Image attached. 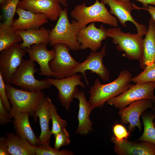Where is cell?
Here are the masks:
<instances>
[{
	"mask_svg": "<svg viewBox=\"0 0 155 155\" xmlns=\"http://www.w3.org/2000/svg\"><path fill=\"white\" fill-rule=\"evenodd\" d=\"M132 74L128 70L121 72L117 78L106 84H102L98 78L90 88L89 102L94 108L102 107L110 99L128 89L131 85Z\"/></svg>",
	"mask_w": 155,
	"mask_h": 155,
	"instance_id": "cell-1",
	"label": "cell"
},
{
	"mask_svg": "<svg viewBox=\"0 0 155 155\" xmlns=\"http://www.w3.org/2000/svg\"><path fill=\"white\" fill-rule=\"evenodd\" d=\"M6 89L11 105L9 112L11 119L19 114L23 113H27L30 116L34 117L45 97L42 91H27L16 88L10 84H6Z\"/></svg>",
	"mask_w": 155,
	"mask_h": 155,
	"instance_id": "cell-2",
	"label": "cell"
},
{
	"mask_svg": "<svg viewBox=\"0 0 155 155\" xmlns=\"http://www.w3.org/2000/svg\"><path fill=\"white\" fill-rule=\"evenodd\" d=\"M80 28L76 20H73L70 22L67 8L62 9L55 25L50 31L49 43L51 46L64 44L74 51L81 49L80 45L77 39Z\"/></svg>",
	"mask_w": 155,
	"mask_h": 155,
	"instance_id": "cell-3",
	"label": "cell"
},
{
	"mask_svg": "<svg viewBox=\"0 0 155 155\" xmlns=\"http://www.w3.org/2000/svg\"><path fill=\"white\" fill-rule=\"evenodd\" d=\"M102 2L96 0L94 4L86 6L84 2L76 6L70 13L71 17L77 21L80 28L86 27L88 24L100 22L115 27L118 25L116 17L112 15Z\"/></svg>",
	"mask_w": 155,
	"mask_h": 155,
	"instance_id": "cell-4",
	"label": "cell"
},
{
	"mask_svg": "<svg viewBox=\"0 0 155 155\" xmlns=\"http://www.w3.org/2000/svg\"><path fill=\"white\" fill-rule=\"evenodd\" d=\"M107 37L112 39L117 45L116 48L124 52V55L128 59L138 61L140 65L143 57V39L137 33H125L120 28H109L106 30Z\"/></svg>",
	"mask_w": 155,
	"mask_h": 155,
	"instance_id": "cell-5",
	"label": "cell"
},
{
	"mask_svg": "<svg viewBox=\"0 0 155 155\" xmlns=\"http://www.w3.org/2000/svg\"><path fill=\"white\" fill-rule=\"evenodd\" d=\"M34 61L29 59H24L21 64L13 75L11 84L23 90L37 92L49 88L52 85L46 79L41 80L34 77L37 70Z\"/></svg>",
	"mask_w": 155,
	"mask_h": 155,
	"instance_id": "cell-6",
	"label": "cell"
},
{
	"mask_svg": "<svg viewBox=\"0 0 155 155\" xmlns=\"http://www.w3.org/2000/svg\"><path fill=\"white\" fill-rule=\"evenodd\" d=\"M155 82L131 84L128 89L108 100L107 103L121 109L137 101L144 99L153 101L155 99Z\"/></svg>",
	"mask_w": 155,
	"mask_h": 155,
	"instance_id": "cell-7",
	"label": "cell"
},
{
	"mask_svg": "<svg viewBox=\"0 0 155 155\" xmlns=\"http://www.w3.org/2000/svg\"><path fill=\"white\" fill-rule=\"evenodd\" d=\"M53 46L55 56L49 62V66L54 77L61 79L73 75L74 70L80 63L71 56L69 53L70 49L67 45L60 43Z\"/></svg>",
	"mask_w": 155,
	"mask_h": 155,
	"instance_id": "cell-8",
	"label": "cell"
},
{
	"mask_svg": "<svg viewBox=\"0 0 155 155\" xmlns=\"http://www.w3.org/2000/svg\"><path fill=\"white\" fill-rule=\"evenodd\" d=\"M0 52V74L6 84H10L12 77L22 62L26 52L17 44Z\"/></svg>",
	"mask_w": 155,
	"mask_h": 155,
	"instance_id": "cell-9",
	"label": "cell"
},
{
	"mask_svg": "<svg viewBox=\"0 0 155 155\" xmlns=\"http://www.w3.org/2000/svg\"><path fill=\"white\" fill-rule=\"evenodd\" d=\"M81 75L76 73L61 79L46 78L52 85L54 86L57 89L59 99L67 110H69L70 103L79 92L77 86H80L82 87L85 86L81 81Z\"/></svg>",
	"mask_w": 155,
	"mask_h": 155,
	"instance_id": "cell-10",
	"label": "cell"
},
{
	"mask_svg": "<svg viewBox=\"0 0 155 155\" xmlns=\"http://www.w3.org/2000/svg\"><path fill=\"white\" fill-rule=\"evenodd\" d=\"M106 44L99 52L92 51L90 53L86 59L80 63L73 71V75L81 73L84 78L87 84L89 82L86 77V71H90L91 73L96 74L103 81H108L110 73L108 69L104 65L103 59L106 55Z\"/></svg>",
	"mask_w": 155,
	"mask_h": 155,
	"instance_id": "cell-11",
	"label": "cell"
},
{
	"mask_svg": "<svg viewBox=\"0 0 155 155\" xmlns=\"http://www.w3.org/2000/svg\"><path fill=\"white\" fill-rule=\"evenodd\" d=\"M104 4L108 5L110 13L115 16L122 26L126 27V23L130 21L136 26L137 33L142 36L145 35L147 30V27L144 25L139 24L132 17L131 12L134 9H137V7L129 1H122L119 0H101Z\"/></svg>",
	"mask_w": 155,
	"mask_h": 155,
	"instance_id": "cell-12",
	"label": "cell"
},
{
	"mask_svg": "<svg viewBox=\"0 0 155 155\" xmlns=\"http://www.w3.org/2000/svg\"><path fill=\"white\" fill-rule=\"evenodd\" d=\"M106 30L103 25L97 28L94 22L80 28L77 39L81 49L89 48L92 51H96L101 47L102 41L107 38Z\"/></svg>",
	"mask_w": 155,
	"mask_h": 155,
	"instance_id": "cell-13",
	"label": "cell"
},
{
	"mask_svg": "<svg viewBox=\"0 0 155 155\" xmlns=\"http://www.w3.org/2000/svg\"><path fill=\"white\" fill-rule=\"evenodd\" d=\"M127 107L120 109L118 112L121 122L125 124L129 123V131H132L136 127L141 131L142 125L140 120L141 114L153 105V101L149 99L137 101L130 104Z\"/></svg>",
	"mask_w": 155,
	"mask_h": 155,
	"instance_id": "cell-14",
	"label": "cell"
},
{
	"mask_svg": "<svg viewBox=\"0 0 155 155\" xmlns=\"http://www.w3.org/2000/svg\"><path fill=\"white\" fill-rule=\"evenodd\" d=\"M57 0H20L18 7L35 13H42L51 21L58 19L62 9Z\"/></svg>",
	"mask_w": 155,
	"mask_h": 155,
	"instance_id": "cell-15",
	"label": "cell"
},
{
	"mask_svg": "<svg viewBox=\"0 0 155 155\" xmlns=\"http://www.w3.org/2000/svg\"><path fill=\"white\" fill-rule=\"evenodd\" d=\"M47 44L45 43L34 44L24 49L28 53L30 59L36 62L39 65L40 75L54 77V74L49 67V63L54 58L55 51L54 49L48 50L46 47Z\"/></svg>",
	"mask_w": 155,
	"mask_h": 155,
	"instance_id": "cell-16",
	"label": "cell"
},
{
	"mask_svg": "<svg viewBox=\"0 0 155 155\" xmlns=\"http://www.w3.org/2000/svg\"><path fill=\"white\" fill-rule=\"evenodd\" d=\"M16 13L18 18L13 20L11 24L16 30L38 29L48 22L44 14L35 13L19 7H17Z\"/></svg>",
	"mask_w": 155,
	"mask_h": 155,
	"instance_id": "cell-17",
	"label": "cell"
},
{
	"mask_svg": "<svg viewBox=\"0 0 155 155\" xmlns=\"http://www.w3.org/2000/svg\"><path fill=\"white\" fill-rule=\"evenodd\" d=\"M113 143L115 152L119 155H155V144L149 142H134L126 139Z\"/></svg>",
	"mask_w": 155,
	"mask_h": 155,
	"instance_id": "cell-18",
	"label": "cell"
},
{
	"mask_svg": "<svg viewBox=\"0 0 155 155\" xmlns=\"http://www.w3.org/2000/svg\"><path fill=\"white\" fill-rule=\"evenodd\" d=\"M75 98L78 99L79 101L78 117L79 124L76 133L86 135L93 130V124L89 117L94 108L86 100L83 91L78 92L76 94Z\"/></svg>",
	"mask_w": 155,
	"mask_h": 155,
	"instance_id": "cell-19",
	"label": "cell"
},
{
	"mask_svg": "<svg viewBox=\"0 0 155 155\" xmlns=\"http://www.w3.org/2000/svg\"><path fill=\"white\" fill-rule=\"evenodd\" d=\"M49 98L47 96L45 97L34 117V120L36 122L38 117L41 129V133L38 137L40 142L38 145H50V137L52 134L49 125L51 119L49 111Z\"/></svg>",
	"mask_w": 155,
	"mask_h": 155,
	"instance_id": "cell-20",
	"label": "cell"
},
{
	"mask_svg": "<svg viewBox=\"0 0 155 155\" xmlns=\"http://www.w3.org/2000/svg\"><path fill=\"white\" fill-rule=\"evenodd\" d=\"M148 23V28L143 39V60L140 65L143 69L146 66L155 63V21L151 18Z\"/></svg>",
	"mask_w": 155,
	"mask_h": 155,
	"instance_id": "cell-21",
	"label": "cell"
},
{
	"mask_svg": "<svg viewBox=\"0 0 155 155\" xmlns=\"http://www.w3.org/2000/svg\"><path fill=\"white\" fill-rule=\"evenodd\" d=\"M29 116L27 113L19 114L13 117V123L17 135L36 146L39 145L40 140L31 127Z\"/></svg>",
	"mask_w": 155,
	"mask_h": 155,
	"instance_id": "cell-22",
	"label": "cell"
},
{
	"mask_svg": "<svg viewBox=\"0 0 155 155\" xmlns=\"http://www.w3.org/2000/svg\"><path fill=\"white\" fill-rule=\"evenodd\" d=\"M16 31L22 38V42L19 45L23 49L29 48L34 44L49 43L50 30L44 27L37 29Z\"/></svg>",
	"mask_w": 155,
	"mask_h": 155,
	"instance_id": "cell-23",
	"label": "cell"
},
{
	"mask_svg": "<svg viewBox=\"0 0 155 155\" xmlns=\"http://www.w3.org/2000/svg\"><path fill=\"white\" fill-rule=\"evenodd\" d=\"M6 138L10 155H36V147L13 132L7 133Z\"/></svg>",
	"mask_w": 155,
	"mask_h": 155,
	"instance_id": "cell-24",
	"label": "cell"
},
{
	"mask_svg": "<svg viewBox=\"0 0 155 155\" xmlns=\"http://www.w3.org/2000/svg\"><path fill=\"white\" fill-rule=\"evenodd\" d=\"M22 41L21 36L11 25L4 22L0 25V52Z\"/></svg>",
	"mask_w": 155,
	"mask_h": 155,
	"instance_id": "cell-25",
	"label": "cell"
},
{
	"mask_svg": "<svg viewBox=\"0 0 155 155\" xmlns=\"http://www.w3.org/2000/svg\"><path fill=\"white\" fill-rule=\"evenodd\" d=\"M155 115L147 113L144 114L142 119L144 126V130L142 135L137 140L139 141H147L155 144V127L153 120Z\"/></svg>",
	"mask_w": 155,
	"mask_h": 155,
	"instance_id": "cell-26",
	"label": "cell"
},
{
	"mask_svg": "<svg viewBox=\"0 0 155 155\" xmlns=\"http://www.w3.org/2000/svg\"><path fill=\"white\" fill-rule=\"evenodd\" d=\"M49 111L52 126L51 131L54 137L63 129L66 128L67 123L66 121L62 119L58 114L55 106L51 99H49Z\"/></svg>",
	"mask_w": 155,
	"mask_h": 155,
	"instance_id": "cell-27",
	"label": "cell"
},
{
	"mask_svg": "<svg viewBox=\"0 0 155 155\" xmlns=\"http://www.w3.org/2000/svg\"><path fill=\"white\" fill-rule=\"evenodd\" d=\"M20 0H5L1 4L5 24L11 25L16 13L19 3Z\"/></svg>",
	"mask_w": 155,
	"mask_h": 155,
	"instance_id": "cell-28",
	"label": "cell"
},
{
	"mask_svg": "<svg viewBox=\"0 0 155 155\" xmlns=\"http://www.w3.org/2000/svg\"><path fill=\"white\" fill-rule=\"evenodd\" d=\"M131 82L139 84L155 82V63L146 66L143 71L132 78Z\"/></svg>",
	"mask_w": 155,
	"mask_h": 155,
	"instance_id": "cell-29",
	"label": "cell"
},
{
	"mask_svg": "<svg viewBox=\"0 0 155 155\" xmlns=\"http://www.w3.org/2000/svg\"><path fill=\"white\" fill-rule=\"evenodd\" d=\"M36 155H72L73 153L67 150H59L51 147L50 145H38L36 146Z\"/></svg>",
	"mask_w": 155,
	"mask_h": 155,
	"instance_id": "cell-30",
	"label": "cell"
},
{
	"mask_svg": "<svg viewBox=\"0 0 155 155\" xmlns=\"http://www.w3.org/2000/svg\"><path fill=\"white\" fill-rule=\"evenodd\" d=\"M113 131L114 135L111 138L113 143L126 139L129 135V131H127L124 127L120 124H115L113 127Z\"/></svg>",
	"mask_w": 155,
	"mask_h": 155,
	"instance_id": "cell-31",
	"label": "cell"
},
{
	"mask_svg": "<svg viewBox=\"0 0 155 155\" xmlns=\"http://www.w3.org/2000/svg\"><path fill=\"white\" fill-rule=\"evenodd\" d=\"M70 137L69 132L66 128L63 129L54 137V148L59 150L62 146L69 144L70 142Z\"/></svg>",
	"mask_w": 155,
	"mask_h": 155,
	"instance_id": "cell-32",
	"label": "cell"
},
{
	"mask_svg": "<svg viewBox=\"0 0 155 155\" xmlns=\"http://www.w3.org/2000/svg\"><path fill=\"white\" fill-rule=\"evenodd\" d=\"M6 84L1 75L0 74V98L1 99L6 109L9 112L11 108V104L6 93Z\"/></svg>",
	"mask_w": 155,
	"mask_h": 155,
	"instance_id": "cell-33",
	"label": "cell"
},
{
	"mask_svg": "<svg viewBox=\"0 0 155 155\" xmlns=\"http://www.w3.org/2000/svg\"><path fill=\"white\" fill-rule=\"evenodd\" d=\"M8 112L0 98V124L1 125L4 126L11 122V118Z\"/></svg>",
	"mask_w": 155,
	"mask_h": 155,
	"instance_id": "cell-34",
	"label": "cell"
},
{
	"mask_svg": "<svg viewBox=\"0 0 155 155\" xmlns=\"http://www.w3.org/2000/svg\"><path fill=\"white\" fill-rule=\"evenodd\" d=\"M0 155H10L6 138L3 136H1L0 138Z\"/></svg>",
	"mask_w": 155,
	"mask_h": 155,
	"instance_id": "cell-35",
	"label": "cell"
},
{
	"mask_svg": "<svg viewBox=\"0 0 155 155\" xmlns=\"http://www.w3.org/2000/svg\"><path fill=\"white\" fill-rule=\"evenodd\" d=\"M121 1H125L130 0H119ZM142 3L143 5L144 8H147L149 4L155 5V0H135Z\"/></svg>",
	"mask_w": 155,
	"mask_h": 155,
	"instance_id": "cell-36",
	"label": "cell"
},
{
	"mask_svg": "<svg viewBox=\"0 0 155 155\" xmlns=\"http://www.w3.org/2000/svg\"><path fill=\"white\" fill-rule=\"evenodd\" d=\"M140 9H142L148 11L151 16V18L155 21V7L148 5L147 8H140Z\"/></svg>",
	"mask_w": 155,
	"mask_h": 155,
	"instance_id": "cell-37",
	"label": "cell"
},
{
	"mask_svg": "<svg viewBox=\"0 0 155 155\" xmlns=\"http://www.w3.org/2000/svg\"><path fill=\"white\" fill-rule=\"evenodd\" d=\"M58 2L60 4H61L63 5L65 7H66L68 6L67 0H57Z\"/></svg>",
	"mask_w": 155,
	"mask_h": 155,
	"instance_id": "cell-38",
	"label": "cell"
},
{
	"mask_svg": "<svg viewBox=\"0 0 155 155\" xmlns=\"http://www.w3.org/2000/svg\"><path fill=\"white\" fill-rule=\"evenodd\" d=\"M153 101V104H154V110L155 111V99Z\"/></svg>",
	"mask_w": 155,
	"mask_h": 155,
	"instance_id": "cell-39",
	"label": "cell"
},
{
	"mask_svg": "<svg viewBox=\"0 0 155 155\" xmlns=\"http://www.w3.org/2000/svg\"><path fill=\"white\" fill-rule=\"evenodd\" d=\"M5 1V0H0V5L1 4Z\"/></svg>",
	"mask_w": 155,
	"mask_h": 155,
	"instance_id": "cell-40",
	"label": "cell"
},
{
	"mask_svg": "<svg viewBox=\"0 0 155 155\" xmlns=\"http://www.w3.org/2000/svg\"><path fill=\"white\" fill-rule=\"evenodd\" d=\"M154 127H155V121L154 123Z\"/></svg>",
	"mask_w": 155,
	"mask_h": 155,
	"instance_id": "cell-41",
	"label": "cell"
}]
</instances>
